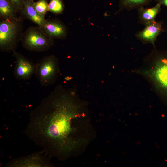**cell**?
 <instances>
[{
	"mask_svg": "<svg viewBox=\"0 0 167 167\" xmlns=\"http://www.w3.org/2000/svg\"><path fill=\"white\" fill-rule=\"evenodd\" d=\"M86 108L75 91L58 85L30 112L25 133L51 157L66 159L88 142L82 136Z\"/></svg>",
	"mask_w": 167,
	"mask_h": 167,
	"instance_id": "obj_1",
	"label": "cell"
},
{
	"mask_svg": "<svg viewBox=\"0 0 167 167\" xmlns=\"http://www.w3.org/2000/svg\"><path fill=\"white\" fill-rule=\"evenodd\" d=\"M59 71L58 59L51 55L43 58L36 64L35 74L41 84L47 86L56 82Z\"/></svg>",
	"mask_w": 167,
	"mask_h": 167,
	"instance_id": "obj_2",
	"label": "cell"
},
{
	"mask_svg": "<svg viewBox=\"0 0 167 167\" xmlns=\"http://www.w3.org/2000/svg\"><path fill=\"white\" fill-rule=\"evenodd\" d=\"M51 38L40 27H31L27 30L25 34L23 41V46L30 51H45L53 44Z\"/></svg>",
	"mask_w": 167,
	"mask_h": 167,
	"instance_id": "obj_3",
	"label": "cell"
},
{
	"mask_svg": "<svg viewBox=\"0 0 167 167\" xmlns=\"http://www.w3.org/2000/svg\"><path fill=\"white\" fill-rule=\"evenodd\" d=\"M19 25L16 19H4L0 23V48L2 51H14L17 44Z\"/></svg>",
	"mask_w": 167,
	"mask_h": 167,
	"instance_id": "obj_4",
	"label": "cell"
},
{
	"mask_svg": "<svg viewBox=\"0 0 167 167\" xmlns=\"http://www.w3.org/2000/svg\"><path fill=\"white\" fill-rule=\"evenodd\" d=\"M153 66L146 74L157 89L167 96V53L157 54Z\"/></svg>",
	"mask_w": 167,
	"mask_h": 167,
	"instance_id": "obj_5",
	"label": "cell"
},
{
	"mask_svg": "<svg viewBox=\"0 0 167 167\" xmlns=\"http://www.w3.org/2000/svg\"><path fill=\"white\" fill-rule=\"evenodd\" d=\"M51 157L43 150L15 158L7 163L6 167H51Z\"/></svg>",
	"mask_w": 167,
	"mask_h": 167,
	"instance_id": "obj_6",
	"label": "cell"
},
{
	"mask_svg": "<svg viewBox=\"0 0 167 167\" xmlns=\"http://www.w3.org/2000/svg\"><path fill=\"white\" fill-rule=\"evenodd\" d=\"M13 54L16 59L14 71L15 77L19 79H27L35 74L36 64L15 50Z\"/></svg>",
	"mask_w": 167,
	"mask_h": 167,
	"instance_id": "obj_7",
	"label": "cell"
},
{
	"mask_svg": "<svg viewBox=\"0 0 167 167\" xmlns=\"http://www.w3.org/2000/svg\"><path fill=\"white\" fill-rule=\"evenodd\" d=\"M163 23L155 20L145 25L144 28L135 34L137 39L143 43H150L154 46L156 39L163 31Z\"/></svg>",
	"mask_w": 167,
	"mask_h": 167,
	"instance_id": "obj_8",
	"label": "cell"
},
{
	"mask_svg": "<svg viewBox=\"0 0 167 167\" xmlns=\"http://www.w3.org/2000/svg\"><path fill=\"white\" fill-rule=\"evenodd\" d=\"M50 38H63L67 34L66 26L60 21L55 19H47L41 28Z\"/></svg>",
	"mask_w": 167,
	"mask_h": 167,
	"instance_id": "obj_9",
	"label": "cell"
},
{
	"mask_svg": "<svg viewBox=\"0 0 167 167\" xmlns=\"http://www.w3.org/2000/svg\"><path fill=\"white\" fill-rule=\"evenodd\" d=\"M161 5L158 3L150 8L143 6L138 9V22L144 25L154 20L161 10Z\"/></svg>",
	"mask_w": 167,
	"mask_h": 167,
	"instance_id": "obj_10",
	"label": "cell"
},
{
	"mask_svg": "<svg viewBox=\"0 0 167 167\" xmlns=\"http://www.w3.org/2000/svg\"><path fill=\"white\" fill-rule=\"evenodd\" d=\"M34 3L33 0H24L22 11L27 18L41 28L46 20L36 10L34 7Z\"/></svg>",
	"mask_w": 167,
	"mask_h": 167,
	"instance_id": "obj_11",
	"label": "cell"
},
{
	"mask_svg": "<svg viewBox=\"0 0 167 167\" xmlns=\"http://www.w3.org/2000/svg\"><path fill=\"white\" fill-rule=\"evenodd\" d=\"M154 0H119V9L118 12L124 10H130L147 5Z\"/></svg>",
	"mask_w": 167,
	"mask_h": 167,
	"instance_id": "obj_12",
	"label": "cell"
},
{
	"mask_svg": "<svg viewBox=\"0 0 167 167\" xmlns=\"http://www.w3.org/2000/svg\"><path fill=\"white\" fill-rule=\"evenodd\" d=\"M16 11L9 0H0V15L4 19H16Z\"/></svg>",
	"mask_w": 167,
	"mask_h": 167,
	"instance_id": "obj_13",
	"label": "cell"
},
{
	"mask_svg": "<svg viewBox=\"0 0 167 167\" xmlns=\"http://www.w3.org/2000/svg\"><path fill=\"white\" fill-rule=\"evenodd\" d=\"M64 5L62 0H50L49 3V11L56 14L62 13Z\"/></svg>",
	"mask_w": 167,
	"mask_h": 167,
	"instance_id": "obj_14",
	"label": "cell"
},
{
	"mask_svg": "<svg viewBox=\"0 0 167 167\" xmlns=\"http://www.w3.org/2000/svg\"><path fill=\"white\" fill-rule=\"evenodd\" d=\"M33 6L37 12L44 17L49 11V3L47 0H39L34 2Z\"/></svg>",
	"mask_w": 167,
	"mask_h": 167,
	"instance_id": "obj_15",
	"label": "cell"
},
{
	"mask_svg": "<svg viewBox=\"0 0 167 167\" xmlns=\"http://www.w3.org/2000/svg\"><path fill=\"white\" fill-rule=\"evenodd\" d=\"M16 11L22 10L24 0H9Z\"/></svg>",
	"mask_w": 167,
	"mask_h": 167,
	"instance_id": "obj_16",
	"label": "cell"
},
{
	"mask_svg": "<svg viewBox=\"0 0 167 167\" xmlns=\"http://www.w3.org/2000/svg\"><path fill=\"white\" fill-rule=\"evenodd\" d=\"M161 5H163L167 7V0H154Z\"/></svg>",
	"mask_w": 167,
	"mask_h": 167,
	"instance_id": "obj_17",
	"label": "cell"
}]
</instances>
